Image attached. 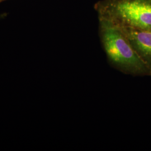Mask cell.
<instances>
[{
	"label": "cell",
	"mask_w": 151,
	"mask_h": 151,
	"mask_svg": "<svg viewBox=\"0 0 151 151\" xmlns=\"http://www.w3.org/2000/svg\"><path fill=\"white\" fill-rule=\"evenodd\" d=\"M94 9L99 20L151 32V0H100Z\"/></svg>",
	"instance_id": "2"
},
{
	"label": "cell",
	"mask_w": 151,
	"mask_h": 151,
	"mask_svg": "<svg viewBox=\"0 0 151 151\" xmlns=\"http://www.w3.org/2000/svg\"><path fill=\"white\" fill-rule=\"evenodd\" d=\"M99 21V35L110 64L122 73L133 76H151V72L116 25Z\"/></svg>",
	"instance_id": "1"
},
{
	"label": "cell",
	"mask_w": 151,
	"mask_h": 151,
	"mask_svg": "<svg viewBox=\"0 0 151 151\" xmlns=\"http://www.w3.org/2000/svg\"><path fill=\"white\" fill-rule=\"evenodd\" d=\"M118 27L151 72V32Z\"/></svg>",
	"instance_id": "3"
}]
</instances>
